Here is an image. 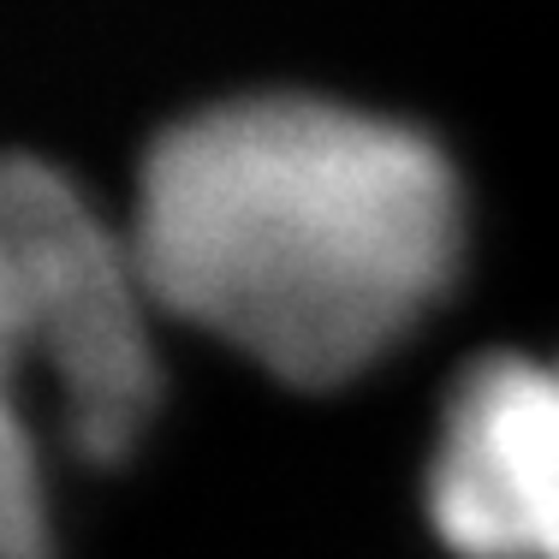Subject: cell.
<instances>
[{
	"label": "cell",
	"instance_id": "6da1fadb",
	"mask_svg": "<svg viewBox=\"0 0 559 559\" xmlns=\"http://www.w3.org/2000/svg\"><path fill=\"white\" fill-rule=\"evenodd\" d=\"M126 245L162 322L328 393L376 369L452 292L464 185L405 119L250 90L150 138Z\"/></svg>",
	"mask_w": 559,
	"mask_h": 559
},
{
	"label": "cell",
	"instance_id": "7a4b0ae2",
	"mask_svg": "<svg viewBox=\"0 0 559 559\" xmlns=\"http://www.w3.org/2000/svg\"><path fill=\"white\" fill-rule=\"evenodd\" d=\"M155 304L60 162L0 150V559H60L55 464L119 471L167 399Z\"/></svg>",
	"mask_w": 559,
	"mask_h": 559
},
{
	"label": "cell",
	"instance_id": "3957f363",
	"mask_svg": "<svg viewBox=\"0 0 559 559\" xmlns=\"http://www.w3.org/2000/svg\"><path fill=\"white\" fill-rule=\"evenodd\" d=\"M423 506L459 559H559V357L488 352L452 381Z\"/></svg>",
	"mask_w": 559,
	"mask_h": 559
}]
</instances>
